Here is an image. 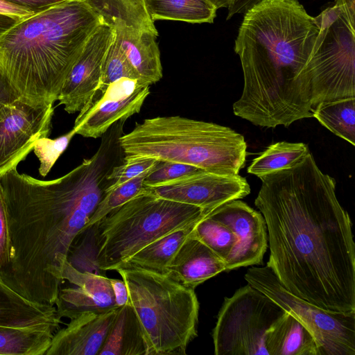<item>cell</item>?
Wrapping results in <instances>:
<instances>
[{
	"instance_id": "31",
	"label": "cell",
	"mask_w": 355,
	"mask_h": 355,
	"mask_svg": "<svg viewBox=\"0 0 355 355\" xmlns=\"http://www.w3.org/2000/svg\"><path fill=\"white\" fill-rule=\"evenodd\" d=\"M121 78L139 80L137 73L114 36V39L109 47L103 60L101 80L98 87L85 106L99 98L105 93L110 84Z\"/></svg>"
},
{
	"instance_id": "34",
	"label": "cell",
	"mask_w": 355,
	"mask_h": 355,
	"mask_svg": "<svg viewBox=\"0 0 355 355\" xmlns=\"http://www.w3.org/2000/svg\"><path fill=\"white\" fill-rule=\"evenodd\" d=\"M205 171L194 166L159 161L157 166L145 178L144 185L154 187L181 177Z\"/></svg>"
},
{
	"instance_id": "3",
	"label": "cell",
	"mask_w": 355,
	"mask_h": 355,
	"mask_svg": "<svg viewBox=\"0 0 355 355\" xmlns=\"http://www.w3.org/2000/svg\"><path fill=\"white\" fill-rule=\"evenodd\" d=\"M319 30L299 0H258L244 12L234 43L243 75L236 116L266 128L313 117L301 73Z\"/></svg>"
},
{
	"instance_id": "36",
	"label": "cell",
	"mask_w": 355,
	"mask_h": 355,
	"mask_svg": "<svg viewBox=\"0 0 355 355\" xmlns=\"http://www.w3.org/2000/svg\"><path fill=\"white\" fill-rule=\"evenodd\" d=\"M12 254L10 216L0 182V270L10 263Z\"/></svg>"
},
{
	"instance_id": "2",
	"label": "cell",
	"mask_w": 355,
	"mask_h": 355,
	"mask_svg": "<svg viewBox=\"0 0 355 355\" xmlns=\"http://www.w3.org/2000/svg\"><path fill=\"white\" fill-rule=\"evenodd\" d=\"M123 133L111 126L90 158L55 180H40L17 168L0 178L12 244L11 260L0 274L20 295L55 306L70 246L105 195L107 175L123 162Z\"/></svg>"
},
{
	"instance_id": "29",
	"label": "cell",
	"mask_w": 355,
	"mask_h": 355,
	"mask_svg": "<svg viewBox=\"0 0 355 355\" xmlns=\"http://www.w3.org/2000/svg\"><path fill=\"white\" fill-rule=\"evenodd\" d=\"M191 234L209 248L225 262L237 242L235 234L228 225L209 215L196 223Z\"/></svg>"
},
{
	"instance_id": "35",
	"label": "cell",
	"mask_w": 355,
	"mask_h": 355,
	"mask_svg": "<svg viewBox=\"0 0 355 355\" xmlns=\"http://www.w3.org/2000/svg\"><path fill=\"white\" fill-rule=\"evenodd\" d=\"M159 162L155 159L143 157L123 161L115 166L107 177L110 184L107 192L152 168Z\"/></svg>"
},
{
	"instance_id": "43",
	"label": "cell",
	"mask_w": 355,
	"mask_h": 355,
	"mask_svg": "<svg viewBox=\"0 0 355 355\" xmlns=\"http://www.w3.org/2000/svg\"><path fill=\"white\" fill-rule=\"evenodd\" d=\"M217 10L220 8H227L230 0H208Z\"/></svg>"
},
{
	"instance_id": "24",
	"label": "cell",
	"mask_w": 355,
	"mask_h": 355,
	"mask_svg": "<svg viewBox=\"0 0 355 355\" xmlns=\"http://www.w3.org/2000/svg\"><path fill=\"white\" fill-rule=\"evenodd\" d=\"M195 225L175 230L155 240L134 254L119 268L135 267L167 275L170 263Z\"/></svg>"
},
{
	"instance_id": "22",
	"label": "cell",
	"mask_w": 355,
	"mask_h": 355,
	"mask_svg": "<svg viewBox=\"0 0 355 355\" xmlns=\"http://www.w3.org/2000/svg\"><path fill=\"white\" fill-rule=\"evenodd\" d=\"M83 1L98 15L103 24L113 29L130 28L158 36L146 0Z\"/></svg>"
},
{
	"instance_id": "26",
	"label": "cell",
	"mask_w": 355,
	"mask_h": 355,
	"mask_svg": "<svg viewBox=\"0 0 355 355\" xmlns=\"http://www.w3.org/2000/svg\"><path fill=\"white\" fill-rule=\"evenodd\" d=\"M313 117L334 135L355 146V97L321 103Z\"/></svg>"
},
{
	"instance_id": "5",
	"label": "cell",
	"mask_w": 355,
	"mask_h": 355,
	"mask_svg": "<svg viewBox=\"0 0 355 355\" xmlns=\"http://www.w3.org/2000/svg\"><path fill=\"white\" fill-rule=\"evenodd\" d=\"M119 142L123 161L151 158L218 174H239L247 156L243 136L232 128L178 115L137 123Z\"/></svg>"
},
{
	"instance_id": "6",
	"label": "cell",
	"mask_w": 355,
	"mask_h": 355,
	"mask_svg": "<svg viewBox=\"0 0 355 355\" xmlns=\"http://www.w3.org/2000/svg\"><path fill=\"white\" fill-rule=\"evenodd\" d=\"M128 291V304L141 327L147 355L185 354L197 336L199 302L194 289L168 275L125 266L116 270Z\"/></svg>"
},
{
	"instance_id": "42",
	"label": "cell",
	"mask_w": 355,
	"mask_h": 355,
	"mask_svg": "<svg viewBox=\"0 0 355 355\" xmlns=\"http://www.w3.org/2000/svg\"><path fill=\"white\" fill-rule=\"evenodd\" d=\"M20 19L14 17L0 14V37L12 28Z\"/></svg>"
},
{
	"instance_id": "16",
	"label": "cell",
	"mask_w": 355,
	"mask_h": 355,
	"mask_svg": "<svg viewBox=\"0 0 355 355\" xmlns=\"http://www.w3.org/2000/svg\"><path fill=\"white\" fill-rule=\"evenodd\" d=\"M63 280L71 286L60 287L55 306L60 318L71 319L85 312L105 313L116 306L110 278L81 272L66 261Z\"/></svg>"
},
{
	"instance_id": "19",
	"label": "cell",
	"mask_w": 355,
	"mask_h": 355,
	"mask_svg": "<svg viewBox=\"0 0 355 355\" xmlns=\"http://www.w3.org/2000/svg\"><path fill=\"white\" fill-rule=\"evenodd\" d=\"M167 270V275L174 280L194 289L226 270V265L223 259L190 234L175 254Z\"/></svg>"
},
{
	"instance_id": "12",
	"label": "cell",
	"mask_w": 355,
	"mask_h": 355,
	"mask_svg": "<svg viewBox=\"0 0 355 355\" xmlns=\"http://www.w3.org/2000/svg\"><path fill=\"white\" fill-rule=\"evenodd\" d=\"M150 94V86L137 80L121 78L97 100L79 112L73 129L87 138H98L116 121L140 112Z\"/></svg>"
},
{
	"instance_id": "7",
	"label": "cell",
	"mask_w": 355,
	"mask_h": 355,
	"mask_svg": "<svg viewBox=\"0 0 355 355\" xmlns=\"http://www.w3.org/2000/svg\"><path fill=\"white\" fill-rule=\"evenodd\" d=\"M210 211L159 197L148 187L94 224L103 271L116 270L134 254L175 230L195 225Z\"/></svg>"
},
{
	"instance_id": "23",
	"label": "cell",
	"mask_w": 355,
	"mask_h": 355,
	"mask_svg": "<svg viewBox=\"0 0 355 355\" xmlns=\"http://www.w3.org/2000/svg\"><path fill=\"white\" fill-rule=\"evenodd\" d=\"M98 355H147L141 327L128 303L119 308Z\"/></svg>"
},
{
	"instance_id": "9",
	"label": "cell",
	"mask_w": 355,
	"mask_h": 355,
	"mask_svg": "<svg viewBox=\"0 0 355 355\" xmlns=\"http://www.w3.org/2000/svg\"><path fill=\"white\" fill-rule=\"evenodd\" d=\"M286 312L249 284L225 297L212 331L215 355H268L267 331Z\"/></svg>"
},
{
	"instance_id": "30",
	"label": "cell",
	"mask_w": 355,
	"mask_h": 355,
	"mask_svg": "<svg viewBox=\"0 0 355 355\" xmlns=\"http://www.w3.org/2000/svg\"><path fill=\"white\" fill-rule=\"evenodd\" d=\"M98 250L96 228L92 225L76 236L69 250L67 261L79 271L105 275V271L98 264Z\"/></svg>"
},
{
	"instance_id": "18",
	"label": "cell",
	"mask_w": 355,
	"mask_h": 355,
	"mask_svg": "<svg viewBox=\"0 0 355 355\" xmlns=\"http://www.w3.org/2000/svg\"><path fill=\"white\" fill-rule=\"evenodd\" d=\"M61 322L54 305L27 299L6 283L0 274V328L38 329L55 334Z\"/></svg>"
},
{
	"instance_id": "40",
	"label": "cell",
	"mask_w": 355,
	"mask_h": 355,
	"mask_svg": "<svg viewBox=\"0 0 355 355\" xmlns=\"http://www.w3.org/2000/svg\"><path fill=\"white\" fill-rule=\"evenodd\" d=\"M110 282L114 292L115 302L118 307L128 303V291L127 286L123 279H110Z\"/></svg>"
},
{
	"instance_id": "8",
	"label": "cell",
	"mask_w": 355,
	"mask_h": 355,
	"mask_svg": "<svg viewBox=\"0 0 355 355\" xmlns=\"http://www.w3.org/2000/svg\"><path fill=\"white\" fill-rule=\"evenodd\" d=\"M316 18L319 33L301 73L315 108L355 97V12L334 3Z\"/></svg>"
},
{
	"instance_id": "37",
	"label": "cell",
	"mask_w": 355,
	"mask_h": 355,
	"mask_svg": "<svg viewBox=\"0 0 355 355\" xmlns=\"http://www.w3.org/2000/svg\"><path fill=\"white\" fill-rule=\"evenodd\" d=\"M20 97L0 63V105L12 102Z\"/></svg>"
},
{
	"instance_id": "32",
	"label": "cell",
	"mask_w": 355,
	"mask_h": 355,
	"mask_svg": "<svg viewBox=\"0 0 355 355\" xmlns=\"http://www.w3.org/2000/svg\"><path fill=\"white\" fill-rule=\"evenodd\" d=\"M156 166L107 192L83 230L96 223L113 209L143 192L146 189L144 180Z\"/></svg>"
},
{
	"instance_id": "39",
	"label": "cell",
	"mask_w": 355,
	"mask_h": 355,
	"mask_svg": "<svg viewBox=\"0 0 355 355\" xmlns=\"http://www.w3.org/2000/svg\"><path fill=\"white\" fill-rule=\"evenodd\" d=\"M24 8H26L35 13L39 12L46 8L64 1L66 0H3Z\"/></svg>"
},
{
	"instance_id": "4",
	"label": "cell",
	"mask_w": 355,
	"mask_h": 355,
	"mask_svg": "<svg viewBox=\"0 0 355 355\" xmlns=\"http://www.w3.org/2000/svg\"><path fill=\"white\" fill-rule=\"evenodd\" d=\"M101 24L83 0H66L19 21L0 37V63L20 97L53 104Z\"/></svg>"
},
{
	"instance_id": "33",
	"label": "cell",
	"mask_w": 355,
	"mask_h": 355,
	"mask_svg": "<svg viewBox=\"0 0 355 355\" xmlns=\"http://www.w3.org/2000/svg\"><path fill=\"white\" fill-rule=\"evenodd\" d=\"M75 135L76 131L73 128L56 139H51L46 137L37 140L33 150L40 162L39 172L42 176L45 177L48 174Z\"/></svg>"
},
{
	"instance_id": "17",
	"label": "cell",
	"mask_w": 355,
	"mask_h": 355,
	"mask_svg": "<svg viewBox=\"0 0 355 355\" xmlns=\"http://www.w3.org/2000/svg\"><path fill=\"white\" fill-rule=\"evenodd\" d=\"M118 310L85 312L70 319L53 334L45 355H98Z\"/></svg>"
},
{
	"instance_id": "11",
	"label": "cell",
	"mask_w": 355,
	"mask_h": 355,
	"mask_svg": "<svg viewBox=\"0 0 355 355\" xmlns=\"http://www.w3.org/2000/svg\"><path fill=\"white\" fill-rule=\"evenodd\" d=\"M53 104H35L19 98L0 105V178L51 132Z\"/></svg>"
},
{
	"instance_id": "14",
	"label": "cell",
	"mask_w": 355,
	"mask_h": 355,
	"mask_svg": "<svg viewBox=\"0 0 355 355\" xmlns=\"http://www.w3.org/2000/svg\"><path fill=\"white\" fill-rule=\"evenodd\" d=\"M208 215L228 225L237 239L225 261L226 270L262 263L268 248V234L261 212L237 199L221 205Z\"/></svg>"
},
{
	"instance_id": "21",
	"label": "cell",
	"mask_w": 355,
	"mask_h": 355,
	"mask_svg": "<svg viewBox=\"0 0 355 355\" xmlns=\"http://www.w3.org/2000/svg\"><path fill=\"white\" fill-rule=\"evenodd\" d=\"M265 346L268 355H320L311 332L287 312L267 331Z\"/></svg>"
},
{
	"instance_id": "41",
	"label": "cell",
	"mask_w": 355,
	"mask_h": 355,
	"mask_svg": "<svg viewBox=\"0 0 355 355\" xmlns=\"http://www.w3.org/2000/svg\"><path fill=\"white\" fill-rule=\"evenodd\" d=\"M258 0H230L227 6V20L234 15L244 13Z\"/></svg>"
},
{
	"instance_id": "28",
	"label": "cell",
	"mask_w": 355,
	"mask_h": 355,
	"mask_svg": "<svg viewBox=\"0 0 355 355\" xmlns=\"http://www.w3.org/2000/svg\"><path fill=\"white\" fill-rule=\"evenodd\" d=\"M309 151L304 143L277 142L255 157L247 171L260 178L295 164Z\"/></svg>"
},
{
	"instance_id": "20",
	"label": "cell",
	"mask_w": 355,
	"mask_h": 355,
	"mask_svg": "<svg viewBox=\"0 0 355 355\" xmlns=\"http://www.w3.org/2000/svg\"><path fill=\"white\" fill-rule=\"evenodd\" d=\"M115 38L137 73L140 83L150 86L162 78L157 36L130 28L114 29Z\"/></svg>"
},
{
	"instance_id": "27",
	"label": "cell",
	"mask_w": 355,
	"mask_h": 355,
	"mask_svg": "<svg viewBox=\"0 0 355 355\" xmlns=\"http://www.w3.org/2000/svg\"><path fill=\"white\" fill-rule=\"evenodd\" d=\"M53 334L44 330L0 328V355H45Z\"/></svg>"
},
{
	"instance_id": "13",
	"label": "cell",
	"mask_w": 355,
	"mask_h": 355,
	"mask_svg": "<svg viewBox=\"0 0 355 355\" xmlns=\"http://www.w3.org/2000/svg\"><path fill=\"white\" fill-rule=\"evenodd\" d=\"M156 196L212 211L221 205L241 199L250 193L246 179L237 175L202 171L154 187Z\"/></svg>"
},
{
	"instance_id": "38",
	"label": "cell",
	"mask_w": 355,
	"mask_h": 355,
	"mask_svg": "<svg viewBox=\"0 0 355 355\" xmlns=\"http://www.w3.org/2000/svg\"><path fill=\"white\" fill-rule=\"evenodd\" d=\"M0 14L10 15L23 20L35 13L26 8L0 0Z\"/></svg>"
},
{
	"instance_id": "10",
	"label": "cell",
	"mask_w": 355,
	"mask_h": 355,
	"mask_svg": "<svg viewBox=\"0 0 355 355\" xmlns=\"http://www.w3.org/2000/svg\"><path fill=\"white\" fill-rule=\"evenodd\" d=\"M244 277L311 332L320 355H355V312L327 311L297 296L280 283L268 266L251 267Z\"/></svg>"
},
{
	"instance_id": "15",
	"label": "cell",
	"mask_w": 355,
	"mask_h": 355,
	"mask_svg": "<svg viewBox=\"0 0 355 355\" xmlns=\"http://www.w3.org/2000/svg\"><path fill=\"white\" fill-rule=\"evenodd\" d=\"M114 36V30L102 24L86 43L58 99L69 114L82 110L94 94L101 80L104 58Z\"/></svg>"
},
{
	"instance_id": "25",
	"label": "cell",
	"mask_w": 355,
	"mask_h": 355,
	"mask_svg": "<svg viewBox=\"0 0 355 355\" xmlns=\"http://www.w3.org/2000/svg\"><path fill=\"white\" fill-rule=\"evenodd\" d=\"M153 20L213 23L217 8L208 0H146Z\"/></svg>"
},
{
	"instance_id": "1",
	"label": "cell",
	"mask_w": 355,
	"mask_h": 355,
	"mask_svg": "<svg viewBox=\"0 0 355 355\" xmlns=\"http://www.w3.org/2000/svg\"><path fill=\"white\" fill-rule=\"evenodd\" d=\"M254 200L267 229V263L291 293L327 311L355 312L352 224L336 180L309 151L295 164L259 178Z\"/></svg>"
}]
</instances>
